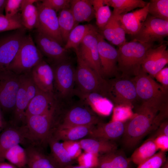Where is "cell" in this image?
<instances>
[{"label":"cell","mask_w":168,"mask_h":168,"mask_svg":"<svg viewBox=\"0 0 168 168\" xmlns=\"http://www.w3.org/2000/svg\"><path fill=\"white\" fill-rule=\"evenodd\" d=\"M64 168H89L86 167H85L83 166L78 165H68L65 167Z\"/></svg>","instance_id":"9f6ffc18"},{"label":"cell","mask_w":168,"mask_h":168,"mask_svg":"<svg viewBox=\"0 0 168 168\" xmlns=\"http://www.w3.org/2000/svg\"><path fill=\"white\" fill-rule=\"evenodd\" d=\"M58 105L48 112L26 116V146L44 148L56 127Z\"/></svg>","instance_id":"7a4b0ae2"},{"label":"cell","mask_w":168,"mask_h":168,"mask_svg":"<svg viewBox=\"0 0 168 168\" xmlns=\"http://www.w3.org/2000/svg\"><path fill=\"white\" fill-rule=\"evenodd\" d=\"M148 2L145 7L140 9L114 16L119 21L126 34L133 37L138 32L148 15Z\"/></svg>","instance_id":"603a6c76"},{"label":"cell","mask_w":168,"mask_h":168,"mask_svg":"<svg viewBox=\"0 0 168 168\" xmlns=\"http://www.w3.org/2000/svg\"><path fill=\"white\" fill-rule=\"evenodd\" d=\"M26 129L25 125L18 126L9 122L0 133V162L5 161L6 152L12 147L26 145Z\"/></svg>","instance_id":"e0dca14e"},{"label":"cell","mask_w":168,"mask_h":168,"mask_svg":"<svg viewBox=\"0 0 168 168\" xmlns=\"http://www.w3.org/2000/svg\"><path fill=\"white\" fill-rule=\"evenodd\" d=\"M63 145L71 158L74 161L81 154L82 148L78 141H63Z\"/></svg>","instance_id":"f6af8a7d"},{"label":"cell","mask_w":168,"mask_h":168,"mask_svg":"<svg viewBox=\"0 0 168 168\" xmlns=\"http://www.w3.org/2000/svg\"><path fill=\"white\" fill-rule=\"evenodd\" d=\"M4 158L16 168H24L27 161L26 151L20 144L16 145L6 152Z\"/></svg>","instance_id":"d590c367"},{"label":"cell","mask_w":168,"mask_h":168,"mask_svg":"<svg viewBox=\"0 0 168 168\" xmlns=\"http://www.w3.org/2000/svg\"><path fill=\"white\" fill-rule=\"evenodd\" d=\"M153 46L132 40L118 47L117 65L120 76L131 78L138 75L147 50Z\"/></svg>","instance_id":"3957f363"},{"label":"cell","mask_w":168,"mask_h":168,"mask_svg":"<svg viewBox=\"0 0 168 168\" xmlns=\"http://www.w3.org/2000/svg\"><path fill=\"white\" fill-rule=\"evenodd\" d=\"M77 66L76 68L75 89L87 93H95L106 97L108 88L107 80L99 75L76 53Z\"/></svg>","instance_id":"8992f818"},{"label":"cell","mask_w":168,"mask_h":168,"mask_svg":"<svg viewBox=\"0 0 168 168\" xmlns=\"http://www.w3.org/2000/svg\"><path fill=\"white\" fill-rule=\"evenodd\" d=\"M125 122L111 121L108 123L100 122L94 126L87 138L114 142L123 136Z\"/></svg>","instance_id":"7402d4cb"},{"label":"cell","mask_w":168,"mask_h":168,"mask_svg":"<svg viewBox=\"0 0 168 168\" xmlns=\"http://www.w3.org/2000/svg\"><path fill=\"white\" fill-rule=\"evenodd\" d=\"M90 1L95 12L100 7L104 5V0H91Z\"/></svg>","instance_id":"816d5d0a"},{"label":"cell","mask_w":168,"mask_h":168,"mask_svg":"<svg viewBox=\"0 0 168 168\" xmlns=\"http://www.w3.org/2000/svg\"><path fill=\"white\" fill-rule=\"evenodd\" d=\"M70 8L78 24L89 22L95 17V12L90 0H71Z\"/></svg>","instance_id":"f1b7e54d"},{"label":"cell","mask_w":168,"mask_h":168,"mask_svg":"<svg viewBox=\"0 0 168 168\" xmlns=\"http://www.w3.org/2000/svg\"><path fill=\"white\" fill-rule=\"evenodd\" d=\"M23 0H7L4 11L5 15L8 17L16 16L20 14L18 13L21 11Z\"/></svg>","instance_id":"ee69618b"},{"label":"cell","mask_w":168,"mask_h":168,"mask_svg":"<svg viewBox=\"0 0 168 168\" xmlns=\"http://www.w3.org/2000/svg\"><path fill=\"white\" fill-rule=\"evenodd\" d=\"M27 155V161L24 168H62L44 149L32 145L25 147Z\"/></svg>","instance_id":"cb8c5ba5"},{"label":"cell","mask_w":168,"mask_h":168,"mask_svg":"<svg viewBox=\"0 0 168 168\" xmlns=\"http://www.w3.org/2000/svg\"><path fill=\"white\" fill-rule=\"evenodd\" d=\"M132 79L135 86L138 101L141 103L168 101V90L142 69L138 74Z\"/></svg>","instance_id":"9c48e42d"},{"label":"cell","mask_w":168,"mask_h":168,"mask_svg":"<svg viewBox=\"0 0 168 168\" xmlns=\"http://www.w3.org/2000/svg\"><path fill=\"white\" fill-rule=\"evenodd\" d=\"M97 38L103 77L105 78L118 76V49L105 40L99 31Z\"/></svg>","instance_id":"5bb4252c"},{"label":"cell","mask_w":168,"mask_h":168,"mask_svg":"<svg viewBox=\"0 0 168 168\" xmlns=\"http://www.w3.org/2000/svg\"><path fill=\"white\" fill-rule=\"evenodd\" d=\"M25 29L0 33V70L7 69L16 55L26 35Z\"/></svg>","instance_id":"8fae6325"},{"label":"cell","mask_w":168,"mask_h":168,"mask_svg":"<svg viewBox=\"0 0 168 168\" xmlns=\"http://www.w3.org/2000/svg\"><path fill=\"white\" fill-rule=\"evenodd\" d=\"M73 95L86 104L96 114L103 116L110 115L114 105L109 99L95 93L84 92L75 88Z\"/></svg>","instance_id":"d6986e66"},{"label":"cell","mask_w":168,"mask_h":168,"mask_svg":"<svg viewBox=\"0 0 168 168\" xmlns=\"http://www.w3.org/2000/svg\"><path fill=\"white\" fill-rule=\"evenodd\" d=\"M7 0H0V14H3Z\"/></svg>","instance_id":"11a10c76"},{"label":"cell","mask_w":168,"mask_h":168,"mask_svg":"<svg viewBox=\"0 0 168 168\" xmlns=\"http://www.w3.org/2000/svg\"><path fill=\"white\" fill-rule=\"evenodd\" d=\"M20 83L19 75L8 69L0 70V107L3 114L12 113Z\"/></svg>","instance_id":"30bf717a"},{"label":"cell","mask_w":168,"mask_h":168,"mask_svg":"<svg viewBox=\"0 0 168 168\" xmlns=\"http://www.w3.org/2000/svg\"><path fill=\"white\" fill-rule=\"evenodd\" d=\"M112 17L110 21L101 31V32H100L104 38L111 43L114 38V29Z\"/></svg>","instance_id":"7dc6e473"},{"label":"cell","mask_w":168,"mask_h":168,"mask_svg":"<svg viewBox=\"0 0 168 168\" xmlns=\"http://www.w3.org/2000/svg\"><path fill=\"white\" fill-rule=\"evenodd\" d=\"M112 16L110 7L107 5L101 6L95 12L96 24L100 31L110 21Z\"/></svg>","instance_id":"f35d334b"},{"label":"cell","mask_w":168,"mask_h":168,"mask_svg":"<svg viewBox=\"0 0 168 168\" xmlns=\"http://www.w3.org/2000/svg\"><path fill=\"white\" fill-rule=\"evenodd\" d=\"M132 162L130 158L117 149L99 155L96 168H131Z\"/></svg>","instance_id":"484cf974"},{"label":"cell","mask_w":168,"mask_h":168,"mask_svg":"<svg viewBox=\"0 0 168 168\" xmlns=\"http://www.w3.org/2000/svg\"><path fill=\"white\" fill-rule=\"evenodd\" d=\"M112 18L114 29V38L111 44L119 47L126 42V33L116 17L113 15Z\"/></svg>","instance_id":"b9f144b4"},{"label":"cell","mask_w":168,"mask_h":168,"mask_svg":"<svg viewBox=\"0 0 168 168\" xmlns=\"http://www.w3.org/2000/svg\"><path fill=\"white\" fill-rule=\"evenodd\" d=\"M78 142L82 149L84 152L99 156L117 149V145L113 141L87 138L80 140Z\"/></svg>","instance_id":"4316f807"},{"label":"cell","mask_w":168,"mask_h":168,"mask_svg":"<svg viewBox=\"0 0 168 168\" xmlns=\"http://www.w3.org/2000/svg\"><path fill=\"white\" fill-rule=\"evenodd\" d=\"M166 159V152L160 151L137 168H160Z\"/></svg>","instance_id":"60d3db41"},{"label":"cell","mask_w":168,"mask_h":168,"mask_svg":"<svg viewBox=\"0 0 168 168\" xmlns=\"http://www.w3.org/2000/svg\"><path fill=\"white\" fill-rule=\"evenodd\" d=\"M160 168H168V160L167 159Z\"/></svg>","instance_id":"6f0895ef"},{"label":"cell","mask_w":168,"mask_h":168,"mask_svg":"<svg viewBox=\"0 0 168 168\" xmlns=\"http://www.w3.org/2000/svg\"><path fill=\"white\" fill-rule=\"evenodd\" d=\"M93 26L90 24L77 25L70 32L64 48L68 50L72 48L76 50L85 36Z\"/></svg>","instance_id":"e575fe53"},{"label":"cell","mask_w":168,"mask_h":168,"mask_svg":"<svg viewBox=\"0 0 168 168\" xmlns=\"http://www.w3.org/2000/svg\"><path fill=\"white\" fill-rule=\"evenodd\" d=\"M150 137L155 138L161 135L168 136V121L167 119L163 122L154 131Z\"/></svg>","instance_id":"f907efd6"},{"label":"cell","mask_w":168,"mask_h":168,"mask_svg":"<svg viewBox=\"0 0 168 168\" xmlns=\"http://www.w3.org/2000/svg\"><path fill=\"white\" fill-rule=\"evenodd\" d=\"M54 94L60 102H67L74 96L76 68L69 56L53 63Z\"/></svg>","instance_id":"5b68a950"},{"label":"cell","mask_w":168,"mask_h":168,"mask_svg":"<svg viewBox=\"0 0 168 168\" xmlns=\"http://www.w3.org/2000/svg\"><path fill=\"white\" fill-rule=\"evenodd\" d=\"M99 155L84 152L77 159L78 165L89 168H96L98 164Z\"/></svg>","instance_id":"7bdbcfd3"},{"label":"cell","mask_w":168,"mask_h":168,"mask_svg":"<svg viewBox=\"0 0 168 168\" xmlns=\"http://www.w3.org/2000/svg\"><path fill=\"white\" fill-rule=\"evenodd\" d=\"M68 106L59 109L55 128H67L80 126L95 125L100 122L95 113L85 102H68Z\"/></svg>","instance_id":"277c9868"},{"label":"cell","mask_w":168,"mask_h":168,"mask_svg":"<svg viewBox=\"0 0 168 168\" xmlns=\"http://www.w3.org/2000/svg\"><path fill=\"white\" fill-rule=\"evenodd\" d=\"M34 42L44 56L55 63L69 57L68 50L57 40L47 35L36 30Z\"/></svg>","instance_id":"ac0fdd59"},{"label":"cell","mask_w":168,"mask_h":168,"mask_svg":"<svg viewBox=\"0 0 168 168\" xmlns=\"http://www.w3.org/2000/svg\"><path fill=\"white\" fill-rule=\"evenodd\" d=\"M58 16L61 35L63 43L66 44L70 32L78 23L70 8H65L59 12Z\"/></svg>","instance_id":"836d02e7"},{"label":"cell","mask_w":168,"mask_h":168,"mask_svg":"<svg viewBox=\"0 0 168 168\" xmlns=\"http://www.w3.org/2000/svg\"><path fill=\"white\" fill-rule=\"evenodd\" d=\"M130 106L123 105L114 106L111 121L125 122L135 115Z\"/></svg>","instance_id":"ab89813d"},{"label":"cell","mask_w":168,"mask_h":168,"mask_svg":"<svg viewBox=\"0 0 168 168\" xmlns=\"http://www.w3.org/2000/svg\"><path fill=\"white\" fill-rule=\"evenodd\" d=\"M153 141L158 150L165 152L168 151V136L159 135L154 138Z\"/></svg>","instance_id":"681fc988"},{"label":"cell","mask_w":168,"mask_h":168,"mask_svg":"<svg viewBox=\"0 0 168 168\" xmlns=\"http://www.w3.org/2000/svg\"><path fill=\"white\" fill-rule=\"evenodd\" d=\"M7 124L4 117L3 113L0 107V133L5 127Z\"/></svg>","instance_id":"f5cc1de1"},{"label":"cell","mask_w":168,"mask_h":168,"mask_svg":"<svg viewBox=\"0 0 168 168\" xmlns=\"http://www.w3.org/2000/svg\"><path fill=\"white\" fill-rule=\"evenodd\" d=\"M107 80L106 98L114 106H127L133 108L138 99L135 86L132 78L118 76Z\"/></svg>","instance_id":"ba28073f"},{"label":"cell","mask_w":168,"mask_h":168,"mask_svg":"<svg viewBox=\"0 0 168 168\" xmlns=\"http://www.w3.org/2000/svg\"><path fill=\"white\" fill-rule=\"evenodd\" d=\"M167 102L141 103L134 116L125 122L122 140L126 148H134L147 134L156 129L160 124L158 114L163 105Z\"/></svg>","instance_id":"6da1fadb"},{"label":"cell","mask_w":168,"mask_h":168,"mask_svg":"<svg viewBox=\"0 0 168 168\" xmlns=\"http://www.w3.org/2000/svg\"><path fill=\"white\" fill-rule=\"evenodd\" d=\"M36 87L46 92L54 93V74L52 68L44 59L30 72Z\"/></svg>","instance_id":"44dd1931"},{"label":"cell","mask_w":168,"mask_h":168,"mask_svg":"<svg viewBox=\"0 0 168 168\" xmlns=\"http://www.w3.org/2000/svg\"><path fill=\"white\" fill-rule=\"evenodd\" d=\"M58 104L54 93L44 92L37 87L36 93L29 102L26 111L25 117L45 114Z\"/></svg>","instance_id":"ffe728a7"},{"label":"cell","mask_w":168,"mask_h":168,"mask_svg":"<svg viewBox=\"0 0 168 168\" xmlns=\"http://www.w3.org/2000/svg\"><path fill=\"white\" fill-rule=\"evenodd\" d=\"M19 75V87L12 113V119L9 122L15 125L21 126L25 125V112L30 100L26 89L23 75Z\"/></svg>","instance_id":"d4e9b609"},{"label":"cell","mask_w":168,"mask_h":168,"mask_svg":"<svg viewBox=\"0 0 168 168\" xmlns=\"http://www.w3.org/2000/svg\"><path fill=\"white\" fill-rule=\"evenodd\" d=\"M104 4L113 8V15L118 16L145 7L148 2L142 0H104Z\"/></svg>","instance_id":"4dcf8cb0"},{"label":"cell","mask_w":168,"mask_h":168,"mask_svg":"<svg viewBox=\"0 0 168 168\" xmlns=\"http://www.w3.org/2000/svg\"><path fill=\"white\" fill-rule=\"evenodd\" d=\"M99 31L94 26L85 36L75 52L90 67L103 77L97 38Z\"/></svg>","instance_id":"4fadbf2b"},{"label":"cell","mask_w":168,"mask_h":168,"mask_svg":"<svg viewBox=\"0 0 168 168\" xmlns=\"http://www.w3.org/2000/svg\"><path fill=\"white\" fill-rule=\"evenodd\" d=\"M43 56L31 35H26L7 69L18 75L29 72L43 59Z\"/></svg>","instance_id":"52a82bcc"},{"label":"cell","mask_w":168,"mask_h":168,"mask_svg":"<svg viewBox=\"0 0 168 168\" xmlns=\"http://www.w3.org/2000/svg\"><path fill=\"white\" fill-rule=\"evenodd\" d=\"M48 145L50 149V155L62 168L73 165L74 161L71 158L62 142L51 137Z\"/></svg>","instance_id":"1f68e13d"},{"label":"cell","mask_w":168,"mask_h":168,"mask_svg":"<svg viewBox=\"0 0 168 168\" xmlns=\"http://www.w3.org/2000/svg\"><path fill=\"white\" fill-rule=\"evenodd\" d=\"M0 168H17L16 166L10 163L4 161L0 162Z\"/></svg>","instance_id":"db71d44e"},{"label":"cell","mask_w":168,"mask_h":168,"mask_svg":"<svg viewBox=\"0 0 168 168\" xmlns=\"http://www.w3.org/2000/svg\"><path fill=\"white\" fill-rule=\"evenodd\" d=\"M148 14L168 21V0H151L148 2Z\"/></svg>","instance_id":"8d00e7d4"},{"label":"cell","mask_w":168,"mask_h":168,"mask_svg":"<svg viewBox=\"0 0 168 168\" xmlns=\"http://www.w3.org/2000/svg\"><path fill=\"white\" fill-rule=\"evenodd\" d=\"M165 89H168V67H166L158 72L154 77Z\"/></svg>","instance_id":"c3c4849f"},{"label":"cell","mask_w":168,"mask_h":168,"mask_svg":"<svg viewBox=\"0 0 168 168\" xmlns=\"http://www.w3.org/2000/svg\"><path fill=\"white\" fill-rule=\"evenodd\" d=\"M23 28L21 19L20 14L14 17L9 18L3 14H0V33Z\"/></svg>","instance_id":"74e56055"},{"label":"cell","mask_w":168,"mask_h":168,"mask_svg":"<svg viewBox=\"0 0 168 168\" xmlns=\"http://www.w3.org/2000/svg\"><path fill=\"white\" fill-rule=\"evenodd\" d=\"M168 35V21L148 15L133 40L143 43H161Z\"/></svg>","instance_id":"7c38bea8"},{"label":"cell","mask_w":168,"mask_h":168,"mask_svg":"<svg viewBox=\"0 0 168 168\" xmlns=\"http://www.w3.org/2000/svg\"><path fill=\"white\" fill-rule=\"evenodd\" d=\"M40 1L44 5L54 10L56 12L70 7V0H43Z\"/></svg>","instance_id":"bcb514c9"},{"label":"cell","mask_w":168,"mask_h":168,"mask_svg":"<svg viewBox=\"0 0 168 168\" xmlns=\"http://www.w3.org/2000/svg\"><path fill=\"white\" fill-rule=\"evenodd\" d=\"M94 126H80L64 128H55L51 137L63 142L78 141L87 137Z\"/></svg>","instance_id":"83f0119b"},{"label":"cell","mask_w":168,"mask_h":168,"mask_svg":"<svg viewBox=\"0 0 168 168\" xmlns=\"http://www.w3.org/2000/svg\"><path fill=\"white\" fill-rule=\"evenodd\" d=\"M36 0H23L20 14L22 24L26 29L32 30L38 27V11Z\"/></svg>","instance_id":"f546056e"},{"label":"cell","mask_w":168,"mask_h":168,"mask_svg":"<svg viewBox=\"0 0 168 168\" xmlns=\"http://www.w3.org/2000/svg\"><path fill=\"white\" fill-rule=\"evenodd\" d=\"M153 139V138L150 137L135 150L130 158L132 162L138 166L156 153L158 150Z\"/></svg>","instance_id":"d6a6232c"},{"label":"cell","mask_w":168,"mask_h":168,"mask_svg":"<svg viewBox=\"0 0 168 168\" xmlns=\"http://www.w3.org/2000/svg\"><path fill=\"white\" fill-rule=\"evenodd\" d=\"M166 44L162 42L159 45L150 48L147 51L141 69L152 77L168 63V51Z\"/></svg>","instance_id":"2e32d148"},{"label":"cell","mask_w":168,"mask_h":168,"mask_svg":"<svg viewBox=\"0 0 168 168\" xmlns=\"http://www.w3.org/2000/svg\"><path fill=\"white\" fill-rule=\"evenodd\" d=\"M35 4L38 11V23L37 30L53 38L64 47L57 12L44 5L40 0H38Z\"/></svg>","instance_id":"9a60e30c"}]
</instances>
